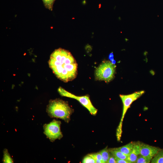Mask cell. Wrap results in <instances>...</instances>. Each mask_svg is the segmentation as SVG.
Listing matches in <instances>:
<instances>
[{
  "label": "cell",
  "mask_w": 163,
  "mask_h": 163,
  "mask_svg": "<svg viewBox=\"0 0 163 163\" xmlns=\"http://www.w3.org/2000/svg\"><path fill=\"white\" fill-rule=\"evenodd\" d=\"M48 64L56 76L63 82L72 81L77 76L78 64L68 50L60 48L55 50L50 56Z\"/></svg>",
  "instance_id": "6da1fadb"
},
{
  "label": "cell",
  "mask_w": 163,
  "mask_h": 163,
  "mask_svg": "<svg viewBox=\"0 0 163 163\" xmlns=\"http://www.w3.org/2000/svg\"><path fill=\"white\" fill-rule=\"evenodd\" d=\"M49 115L68 122L73 111L67 102L59 99L51 100L46 108Z\"/></svg>",
  "instance_id": "7a4b0ae2"
},
{
  "label": "cell",
  "mask_w": 163,
  "mask_h": 163,
  "mask_svg": "<svg viewBox=\"0 0 163 163\" xmlns=\"http://www.w3.org/2000/svg\"><path fill=\"white\" fill-rule=\"evenodd\" d=\"M116 66L109 61L103 62L96 68L95 77L96 80L108 83L114 77Z\"/></svg>",
  "instance_id": "3957f363"
},
{
  "label": "cell",
  "mask_w": 163,
  "mask_h": 163,
  "mask_svg": "<svg viewBox=\"0 0 163 163\" xmlns=\"http://www.w3.org/2000/svg\"><path fill=\"white\" fill-rule=\"evenodd\" d=\"M144 93V91H141L128 95H120V97L123 103V108L121 121L117 130V134L121 135L122 122L127 110L132 103L141 96Z\"/></svg>",
  "instance_id": "277c9868"
},
{
  "label": "cell",
  "mask_w": 163,
  "mask_h": 163,
  "mask_svg": "<svg viewBox=\"0 0 163 163\" xmlns=\"http://www.w3.org/2000/svg\"><path fill=\"white\" fill-rule=\"evenodd\" d=\"M58 91L60 94L62 96L72 98L78 101L88 110L91 114L94 115L97 113V110L92 105L88 95L82 96H76L61 87L58 88Z\"/></svg>",
  "instance_id": "5b68a950"
},
{
  "label": "cell",
  "mask_w": 163,
  "mask_h": 163,
  "mask_svg": "<svg viewBox=\"0 0 163 163\" xmlns=\"http://www.w3.org/2000/svg\"><path fill=\"white\" fill-rule=\"evenodd\" d=\"M60 125V121L53 120L50 123L44 125V133L51 141H53L62 137Z\"/></svg>",
  "instance_id": "8992f818"
},
{
  "label": "cell",
  "mask_w": 163,
  "mask_h": 163,
  "mask_svg": "<svg viewBox=\"0 0 163 163\" xmlns=\"http://www.w3.org/2000/svg\"><path fill=\"white\" fill-rule=\"evenodd\" d=\"M140 155L153 158L161 149L159 148L143 143L138 142Z\"/></svg>",
  "instance_id": "52a82bcc"
},
{
  "label": "cell",
  "mask_w": 163,
  "mask_h": 163,
  "mask_svg": "<svg viewBox=\"0 0 163 163\" xmlns=\"http://www.w3.org/2000/svg\"><path fill=\"white\" fill-rule=\"evenodd\" d=\"M139 155L140 151L138 142L135 143L133 150L128 155L127 160L130 163H135Z\"/></svg>",
  "instance_id": "ba28073f"
},
{
  "label": "cell",
  "mask_w": 163,
  "mask_h": 163,
  "mask_svg": "<svg viewBox=\"0 0 163 163\" xmlns=\"http://www.w3.org/2000/svg\"><path fill=\"white\" fill-rule=\"evenodd\" d=\"M134 143L135 142H131L125 145L114 149L128 155L132 151Z\"/></svg>",
  "instance_id": "9c48e42d"
},
{
  "label": "cell",
  "mask_w": 163,
  "mask_h": 163,
  "mask_svg": "<svg viewBox=\"0 0 163 163\" xmlns=\"http://www.w3.org/2000/svg\"><path fill=\"white\" fill-rule=\"evenodd\" d=\"M110 152L112 153L116 158L119 159L127 160L128 155L122 152L116 150L114 148L109 150Z\"/></svg>",
  "instance_id": "30bf717a"
},
{
  "label": "cell",
  "mask_w": 163,
  "mask_h": 163,
  "mask_svg": "<svg viewBox=\"0 0 163 163\" xmlns=\"http://www.w3.org/2000/svg\"><path fill=\"white\" fill-rule=\"evenodd\" d=\"M151 162L152 163H163V149H161Z\"/></svg>",
  "instance_id": "8fae6325"
},
{
  "label": "cell",
  "mask_w": 163,
  "mask_h": 163,
  "mask_svg": "<svg viewBox=\"0 0 163 163\" xmlns=\"http://www.w3.org/2000/svg\"><path fill=\"white\" fill-rule=\"evenodd\" d=\"M110 151L106 147L100 152L102 157L103 161L104 163H107L109 158L110 154Z\"/></svg>",
  "instance_id": "7c38bea8"
},
{
  "label": "cell",
  "mask_w": 163,
  "mask_h": 163,
  "mask_svg": "<svg viewBox=\"0 0 163 163\" xmlns=\"http://www.w3.org/2000/svg\"><path fill=\"white\" fill-rule=\"evenodd\" d=\"M152 158L139 155L135 163H149L151 161Z\"/></svg>",
  "instance_id": "4fadbf2b"
},
{
  "label": "cell",
  "mask_w": 163,
  "mask_h": 163,
  "mask_svg": "<svg viewBox=\"0 0 163 163\" xmlns=\"http://www.w3.org/2000/svg\"><path fill=\"white\" fill-rule=\"evenodd\" d=\"M3 161L4 163H5L13 162L12 159L7 149H5L4 151Z\"/></svg>",
  "instance_id": "5bb4252c"
},
{
  "label": "cell",
  "mask_w": 163,
  "mask_h": 163,
  "mask_svg": "<svg viewBox=\"0 0 163 163\" xmlns=\"http://www.w3.org/2000/svg\"><path fill=\"white\" fill-rule=\"evenodd\" d=\"M46 8L52 10L53 4L56 0H42Z\"/></svg>",
  "instance_id": "9a60e30c"
},
{
  "label": "cell",
  "mask_w": 163,
  "mask_h": 163,
  "mask_svg": "<svg viewBox=\"0 0 163 163\" xmlns=\"http://www.w3.org/2000/svg\"><path fill=\"white\" fill-rule=\"evenodd\" d=\"M82 163H95V159L91 156L88 155L85 156L83 158Z\"/></svg>",
  "instance_id": "2e32d148"
},
{
  "label": "cell",
  "mask_w": 163,
  "mask_h": 163,
  "mask_svg": "<svg viewBox=\"0 0 163 163\" xmlns=\"http://www.w3.org/2000/svg\"><path fill=\"white\" fill-rule=\"evenodd\" d=\"M89 155L92 157L95 160L98 159L103 162L102 156L100 152Z\"/></svg>",
  "instance_id": "e0dca14e"
},
{
  "label": "cell",
  "mask_w": 163,
  "mask_h": 163,
  "mask_svg": "<svg viewBox=\"0 0 163 163\" xmlns=\"http://www.w3.org/2000/svg\"><path fill=\"white\" fill-rule=\"evenodd\" d=\"M107 163H116L115 157L110 153Z\"/></svg>",
  "instance_id": "ac0fdd59"
},
{
  "label": "cell",
  "mask_w": 163,
  "mask_h": 163,
  "mask_svg": "<svg viewBox=\"0 0 163 163\" xmlns=\"http://www.w3.org/2000/svg\"><path fill=\"white\" fill-rule=\"evenodd\" d=\"M117 163H130L127 160L119 159L116 158Z\"/></svg>",
  "instance_id": "d6986e66"
},
{
  "label": "cell",
  "mask_w": 163,
  "mask_h": 163,
  "mask_svg": "<svg viewBox=\"0 0 163 163\" xmlns=\"http://www.w3.org/2000/svg\"><path fill=\"white\" fill-rule=\"evenodd\" d=\"M108 58L110 61H112L114 59V55L113 52L110 54Z\"/></svg>",
  "instance_id": "ffe728a7"
},
{
  "label": "cell",
  "mask_w": 163,
  "mask_h": 163,
  "mask_svg": "<svg viewBox=\"0 0 163 163\" xmlns=\"http://www.w3.org/2000/svg\"><path fill=\"white\" fill-rule=\"evenodd\" d=\"M95 161L96 163H103V162L98 159H95Z\"/></svg>",
  "instance_id": "44dd1931"
},
{
  "label": "cell",
  "mask_w": 163,
  "mask_h": 163,
  "mask_svg": "<svg viewBox=\"0 0 163 163\" xmlns=\"http://www.w3.org/2000/svg\"><path fill=\"white\" fill-rule=\"evenodd\" d=\"M111 62L113 64H114V65H115L116 63V61L114 59H113L112 61H111Z\"/></svg>",
  "instance_id": "7402d4cb"
}]
</instances>
